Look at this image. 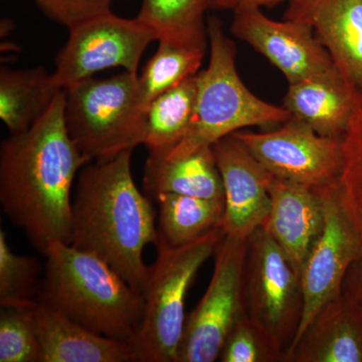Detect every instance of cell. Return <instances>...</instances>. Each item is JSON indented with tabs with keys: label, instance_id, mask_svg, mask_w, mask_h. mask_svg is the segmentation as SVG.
<instances>
[{
	"label": "cell",
	"instance_id": "obj_1",
	"mask_svg": "<svg viewBox=\"0 0 362 362\" xmlns=\"http://www.w3.org/2000/svg\"><path fill=\"white\" fill-rule=\"evenodd\" d=\"M65 106L63 89L30 129L0 146L2 209L42 255L54 243H70L74 181L92 162L69 135Z\"/></svg>",
	"mask_w": 362,
	"mask_h": 362
},
{
	"label": "cell",
	"instance_id": "obj_2",
	"mask_svg": "<svg viewBox=\"0 0 362 362\" xmlns=\"http://www.w3.org/2000/svg\"><path fill=\"white\" fill-rule=\"evenodd\" d=\"M132 152L126 150L81 169L69 244L104 259L143 295L150 275L143 252L147 245L156 246L158 230L151 202L133 178Z\"/></svg>",
	"mask_w": 362,
	"mask_h": 362
},
{
	"label": "cell",
	"instance_id": "obj_3",
	"mask_svg": "<svg viewBox=\"0 0 362 362\" xmlns=\"http://www.w3.org/2000/svg\"><path fill=\"white\" fill-rule=\"evenodd\" d=\"M37 301L93 332L132 344L141 325L144 298L108 263L68 243L45 254Z\"/></svg>",
	"mask_w": 362,
	"mask_h": 362
},
{
	"label": "cell",
	"instance_id": "obj_4",
	"mask_svg": "<svg viewBox=\"0 0 362 362\" xmlns=\"http://www.w3.org/2000/svg\"><path fill=\"white\" fill-rule=\"evenodd\" d=\"M207 33L211 56L209 66L197 74L194 123L175 147L159 154L168 159L211 147L221 138L244 128L281 125L292 117L284 107L268 103L247 89L235 66V42L226 37L216 16L207 20Z\"/></svg>",
	"mask_w": 362,
	"mask_h": 362
},
{
	"label": "cell",
	"instance_id": "obj_5",
	"mask_svg": "<svg viewBox=\"0 0 362 362\" xmlns=\"http://www.w3.org/2000/svg\"><path fill=\"white\" fill-rule=\"evenodd\" d=\"M223 238L220 226L182 246H170L158 238L156 263L143 292L141 325L131 344L134 362H177L187 322L185 297Z\"/></svg>",
	"mask_w": 362,
	"mask_h": 362
},
{
	"label": "cell",
	"instance_id": "obj_6",
	"mask_svg": "<svg viewBox=\"0 0 362 362\" xmlns=\"http://www.w3.org/2000/svg\"><path fill=\"white\" fill-rule=\"evenodd\" d=\"M69 135L90 161L103 160L144 144L146 109L138 74L90 77L66 88Z\"/></svg>",
	"mask_w": 362,
	"mask_h": 362
},
{
	"label": "cell",
	"instance_id": "obj_7",
	"mask_svg": "<svg viewBox=\"0 0 362 362\" xmlns=\"http://www.w3.org/2000/svg\"><path fill=\"white\" fill-rule=\"evenodd\" d=\"M247 240L225 235L221 240L209 287L187 317L177 362L218 361L228 333L247 313Z\"/></svg>",
	"mask_w": 362,
	"mask_h": 362
},
{
	"label": "cell",
	"instance_id": "obj_8",
	"mask_svg": "<svg viewBox=\"0 0 362 362\" xmlns=\"http://www.w3.org/2000/svg\"><path fill=\"white\" fill-rule=\"evenodd\" d=\"M245 296L247 314L287 352L303 316V288L285 252L264 228L247 238Z\"/></svg>",
	"mask_w": 362,
	"mask_h": 362
},
{
	"label": "cell",
	"instance_id": "obj_9",
	"mask_svg": "<svg viewBox=\"0 0 362 362\" xmlns=\"http://www.w3.org/2000/svg\"><path fill=\"white\" fill-rule=\"evenodd\" d=\"M70 35L56 58L54 83L62 89L93 77L100 71L123 68L137 74L140 59L156 35L137 18L112 13L69 28Z\"/></svg>",
	"mask_w": 362,
	"mask_h": 362
},
{
	"label": "cell",
	"instance_id": "obj_10",
	"mask_svg": "<svg viewBox=\"0 0 362 362\" xmlns=\"http://www.w3.org/2000/svg\"><path fill=\"white\" fill-rule=\"evenodd\" d=\"M233 135L276 177L322 187L341 176L342 138L324 137L293 117L276 130Z\"/></svg>",
	"mask_w": 362,
	"mask_h": 362
},
{
	"label": "cell",
	"instance_id": "obj_11",
	"mask_svg": "<svg viewBox=\"0 0 362 362\" xmlns=\"http://www.w3.org/2000/svg\"><path fill=\"white\" fill-rule=\"evenodd\" d=\"M339 180L320 187L325 223L302 272L303 316L289 349L324 305L342 295L343 282L350 267L362 257V235L343 204Z\"/></svg>",
	"mask_w": 362,
	"mask_h": 362
},
{
	"label": "cell",
	"instance_id": "obj_12",
	"mask_svg": "<svg viewBox=\"0 0 362 362\" xmlns=\"http://www.w3.org/2000/svg\"><path fill=\"white\" fill-rule=\"evenodd\" d=\"M233 11L230 32L265 57L284 75L288 84L337 73L329 52L310 25L273 21L259 8L237 7Z\"/></svg>",
	"mask_w": 362,
	"mask_h": 362
},
{
	"label": "cell",
	"instance_id": "obj_13",
	"mask_svg": "<svg viewBox=\"0 0 362 362\" xmlns=\"http://www.w3.org/2000/svg\"><path fill=\"white\" fill-rule=\"evenodd\" d=\"M211 148L225 190L220 228L226 237L247 240L265 225L270 214L272 175L233 134L221 138Z\"/></svg>",
	"mask_w": 362,
	"mask_h": 362
},
{
	"label": "cell",
	"instance_id": "obj_14",
	"mask_svg": "<svg viewBox=\"0 0 362 362\" xmlns=\"http://www.w3.org/2000/svg\"><path fill=\"white\" fill-rule=\"evenodd\" d=\"M269 192L270 214L262 228L282 247L301 279L309 254L325 223L322 190L272 175Z\"/></svg>",
	"mask_w": 362,
	"mask_h": 362
},
{
	"label": "cell",
	"instance_id": "obj_15",
	"mask_svg": "<svg viewBox=\"0 0 362 362\" xmlns=\"http://www.w3.org/2000/svg\"><path fill=\"white\" fill-rule=\"evenodd\" d=\"M284 20L310 25L340 75L362 93V0H287Z\"/></svg>",
	"mask_w": 362,
	"mask_h": 362
},
{
	"label": "cell",
	"instance_id": "obj_16",
	"mask_svg": "<svg viewBox=\"0 0 362 362\" xmlns=\"http://www.w3.org/2000/svg\"><path fill=\"white\" fill-rule=\"evenodd\" d=\"M285 362H362L361 304L340 295L324 305Z\"/></svg>",
	"mask_w": 362,
	"mask_h": 362
},
{
	"label": "cell",
	"instance_id": "obj_17",
	"mask_svg": "<svg viewBox=\"0 0 362 362\" xmlns=\"http://www.w3.org/2000/svg\"><path fill=\"white\" fill-rule=\"evenodd\" d=\"M33 320L40 362H134L129 343L93 332L39 301L33 306Z\"/></svg>",
	"mask_w": 362,
	"mask_h": 362
},
{
	"label": "cell",
	"instance_id": "obj_18",
	"mask_svg": "<svg viewBox=\"0 0 362 362\" xmlns=\"http://www.w3.org/2000/svg\"><path fill=\"white\" fill-rule=\"evenodd\" d=\"M361 94L337 71L288 84L283 107L319 135L342 138Z\"/></svg>",
	"mask_w": 362,
	"mask_h": 362
},
{
	"label": "cell",
	"instance_id": "obj_19",
	"mask_svg": "<svg viewBox=\"0 0 362 362\" xmlns=\"http://www.w3.org/2000/svg\"><path fill=\"white\" fill-rule=\"evenodd\" d=\"M143 187L150 199L160 194L225 199L223 180L211 147L175 159L149 152Z\"/></svg>",
	"mask_w": 362,
	"mask_h": 362
},
{
	"label": "cell",
	"instance_id": "obj_20",
	"mask_svg": "<svg viewBox=\"0 0 362 362\" xmlns=\"http://www.w3.org/2000/svg\"><path fill=\"white\" fill-rule=\"evenodd\" d=\"M63 90L45 69L0 70V118L11 135L25 132L44 115Z\"/></svg>",
	"mask_w": 362,
	"mask_h": 362
},
{
	"label": "cell",
	"instance_id": "obj_21",
	"mask_svg": "<svg viewBox=\"0 0 362 362\" xmlns=\"http://www.w3.org/2000/svg\"><path fill=\"white\" fill-rule=\"evenodd\" d=\"M211 0H142L137 18L153 30L158 42L206 52V13Z\"/></svg>",
	"mask_w": 362,
	"mask_h": 362
},
{
	"label": "cell",
	"instance_id": "obj_22",
	"mask_svg": "<svg viewBox=\"0 0 362 362\" xmlns=\"http://www.w3.org/2000/svg\"><path fill=\"white\" fill-rule=\"evenodd\" d=\"M197 92L194 75L150 103L144 138L149 152L166 154L187 135L194 123Z\"/></svg>",
	"mask_w": 362,
	"mask_h": 362
},
{
	"label": "cell",
	"instance_id": "obj_23",
	"mask_svg": "<svg viewBox=\"0 0 362 362\" xmlns=\"http://www.w3.org/2000/svg\"><path fill=\"white\" fill-rule=\"evenodd\" d=\"M158 204L159 239L170 246L194 242L220 226L225 214V199H206L175 194L154 197Z\"/></svg>",
	"mask_w": 362,
	"mask_h": 362
},
{
	"label": "cell",
	"instance_id": "obj_24",
	"mask_svg": "<svg viewBox=\"0 0 362 362\" xmlns=\"http://www.w3.org/2000/svg\"><path fill=\"white\" fill-rule=\"evenodd\" d=\"M206 52L159 42L154 56L139 76V89L145 109L156 98L197 75Z\"/></svg>",
	"mask_w": 362,
	"mask_h": 362
},
{
	"label": "cell",
	"instance_id": "obj_25",
	"mask_svg": "<svg viewBox=\"0 0 362 362\" xmlns=\"http://www.w3.org/2000/svg\"><path fill=\"white\" fill-rule=\"evenodd\" d=\"M42 279L39 259L11 251L6 233L0 230V307L37 301Z\"/></svg>",
	"mask_w": 362,
	"mask_h": 362
},
{
	"label": "cell",
	"instance_id": "obj_26",
	"mask_svg": "<svg viewBox=\"0 0 362 362\" xmlns=\"http://www.w3.org/2000/svg\"><path fill=\"white\" fill-rule=\"evenodd\" d=\"M285 347L247 312L228 333L218 361L285 362Z\"/></svg>",
	"mask_w": 362,
	"mask_h": 362
},
{
	"label": "cell",
	"instance_id": "obj_27",
	"mask_svg": "<svg viewBox=\"0 0 362 362\" xmlns=\"http://www.w3.org/2000/svg\"><path fill=\"white\" fill-rule=\"evenodd\" d=\"M35 302L1 307L0 362L40 361L39 338L33 320Z\"/></svg>",
	"mask_w": 362,
	"mask_h": 362
},
{
	"label": "cell",
	"instance_id": "obj_28",
	"mask_svg": "<svg viewBox=\"0 0 362 362\" xmlns=\"http://www.w3.org/2000/svg\"><path fill=\"white\" fill-rule=\"evenodd\" d=\"M343 204L362 235V94L341 139Z\"/></svg>",
	"mask_w": 362,
	"mask_h": 362
},
{
	"label": "cell",
	"instance_id": "obj_29",
	"mask_svg": "<svg viewBox=\"0 0 362 362\" xmlns=\"http://www.w3.org/2000/svg\"><path fill=\"white\" fill-rule=\"evenodd\" d=\"M114 0H35L37 6L52 21L68 28L110 13Z\"/></svg>",
	"mask_w": 362,
	"mask_h": 362
},
{
	"label": "cell",
	"instance_id": "obj_30",
	"mask_svg": "<svg viewBox=\"0 0 362 362\" xmlns=\"http://www.w3.org/2000/svg\"><path fill=\"white\" fill-rule=\"evenodd\" d=\"M342 295L350 301L362 300V257L350 267L342 285Z\"/></svg>",
	"mask_w": 362,
	"mask_h": 362
},
{
	"label": "cell",
	"instance_id": "obj_31",
	"mask_svg": "<svg viewBox=\"0 0 362 362\" xmlns=\"http://www.w3.org/2000/svg\"><path fill=\"white\" fill-rule=\"evenodd\" d=\"M287 0H233V9L237 7L243 8H259L261 7H275Z\"/></svg>",
	"mask_w": 362,
	"mask_h": 362
},
{
	"label": "cell",
	"instance_id": "obj_32",
	"mask_svg": "<svg viewBox=\"0 0 362 362\" xmlns=\"http://www.w3.org/2000/svg\"><path fill=\"white\" fill-rule=\"evenodd\" d=\"M214 9H233V0H211Z\"/></svg>",
	"mask_w": 362,
	"mask_h": 362
},
{
	"label": "cell",
	"instance_id": "obj_33",
	"mask_svg": "<svg viewBox=\"0 0 362 362\" xmlns=\"http://www.w3.org/2000/svg\"><path fill=\"white\" fill-rule=\"evenodd\" d=\"M359 304H361V309H362V300L361 302H359Z\"/></svg>",
	"mask_w": 362,
	"mask_h": 362
}]
</instances>
